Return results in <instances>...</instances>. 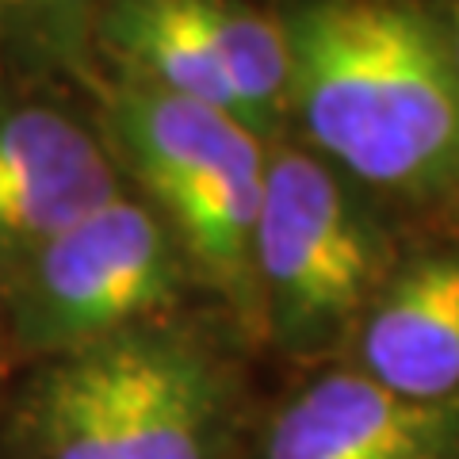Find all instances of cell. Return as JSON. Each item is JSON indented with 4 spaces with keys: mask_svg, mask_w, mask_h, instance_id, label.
<instances>
[{
    "mask_svg": "<svg viewBox=\"0 0 459 459\" xmlns=\"http://www.w3.org/2000/svg\"><path fill=\"white\" fill-rule=\"evenodd\" d=\"M398 256L352 184L299 146H268L253 234L261 341L287 360L341 356Z\"/></svg>",
    "mask_w": 459,
    "mask_h": 459,
    "instance_id": "4",
    "label": "cell"
},
{
    "mask_svg": "<svg viewBox=\"0 0 459 459\" xmlns=\"http://www.w3.org/2000/svg\"><path fill=\"white\" fill-rule=\"evenodd\" d=\"M287 123L349 184L459 238V69L410 0H303Z\"/></svg>",
    "mask_w": 459,
    "mask_h": 459,
    "instance_id": "1",
    "label": "cell"
},
{
    "mask_svg": "<svg viewBox=\"0 0 459 459\" xmlns=\"http://www.w3.org/2000/svg\"><path fill=\"white\" fill-rule=\"evenodd\" d=\"M429 16H433V27L444 42V50L452 57V65L459 69V0H444V4L437 12H429Z\"/></svg>",
    "mask_w": 459,
    "mask_h": 459,
    "instance_id": "11",
    "label": "cell"
},
{
    "mask_svg": "<svg viewBox=\"0 0 459 459\" xmlns=\"http://www.w3.org/2000/svg\"><path fill=\"white\" fill-rule=\"evenodd\" d=\"M126 188L100 119L54 84L0 77V280Z\"/></svg>",
    "mask_w": 459,
    "mask_h": 459,
    "instance_id": "7",
    "label": "cell"
},
{
    "mask_svg": "<svg viewBox=\"0 0 459 459\" xmlns=\"http://www.w3.org/2000/svg\"><path fill=\"white\" fill-rule=\"evenodd\" d=\"M238 383L188 329L157 322L20 368L0 459H230Z\"/></svg>",
    "mask_w": 459,
    "mask_h": 459,
    "instance_id": "2",
    "label": "cell"
},
{
    "mask_svg": "<svg viewBox=\"0 0 459 459\" xmlns=\"http://www.w3.org/2000/svg\"><path fill=\"white\" fill-rule=\"evenodd\" d=\"M249 459H459V402H421L333 364L283 394Z\"/></svg>",
    "mask_w": 459,
    "mask_h": 459,
    "instance_id": "8",
    "label": "cell"
},
{
    "mask_svg": "<svg viewBox=\"0 0 459 459\" xmlns=\"http://www.w3.org/2000/svg\"><path fill=\"white\" fill-rule=\"evenodd\" d=\"M111 0H0V77H92L96 27Z\"/></svg>",
    "mask_w": 459,
    "mask_h": 459,
    "instance_id": "10",
    "label": "cell"
},
{
    "mask_svg": "<svg viewBox=\"0 0 459 459\" xmlns=\"http://www.w3.org/2000/svg\"><path fill=\"white\" fill-rule=\"evenodd\" d=\"M177 238L126 188L0 280V337L12 368L172 322L192 287Z\"/></svg>",
    "mask_w": 459,
    "mask_h": 459,
    "instance_id": "5",
    "label": "cell"
},
{
    "mask_svg": "<svg viewBox=\"0 0 459 459\" xmlns=\"http://www.w3.org/2000/svg\"><path fill=\"white\" fill-rule=\"evenodd\" d=\"M100 131L123 180L150 204L199 287L261 341L253 234L264 195L268 142L226 111L150 84L115 81L100 96Z\"/></svg>",
    "mask_w": 459,
    "mask_h": 459,
    "instance_id": "3",
    "label": "cell"
},
{
    "mask_svg": "<svg viewBox=\"0 0 459 459\" xmlns=\"http://www.w3.org/2000/svg\"><path fill=\"white\" fill-rule=\"evenodd\" d=\"M96 57L115 62V81L226 111L268 146L287 131V23L253 0H111Z\"/></svg>",
    "mask_w": 459,
    "mask_h": 459,
    "instance_id": "6",
    "label": "cell"
},
{
    "mask_svg": "<svg viewBox=\"0 0 459 459\" xmlns=\"http://www.w3.org/2000/svg\"><path fill=\"white\" fill-rule=\"evenodd\" d=\"M8 371H12V364H8V349H4V337H0V383L8 379Z\"/></svg>",
    "mask_w": 459,
    "mask_h": 459,
    "instance_id": "12",
    "label": "cell"
},
{
    "mask_svg": "<svg viewBox=\"0 0 459 459\" xmlns=\"http://www.w3.org/2000/svg\"><path fill=\"white\" fill-rule=\"evenodd\" d=\"M344 352L349 368L406 398L459 402V246L398 261Z\"/></svg>",
    "mask_w": 459,
    "mask_h": 459,
    "instance_id": "9",
    "label": "cell"
}]
</instances>
